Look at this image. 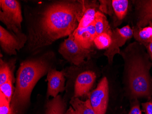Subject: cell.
<instances>
[{
  "instance_id": "6da1fadb",
  "label": "cell",
  "mask_w": 152,
  "mask_h": 114,
  "mask_svg": "<svg viewBox=\"0 0 152 114\" xmlns=\"http://www.w3.org/2000/svg\"><path fill=\"white\" fill-rule=\"evenodd\" d=\"M85 0L43 2L26 9V49L35 55L56 40L69 36L78 27L87 5Z\"/></svg>"
},
{
  "instance_id": "7a4b0ae2",
  "label": "cell",
  "mask_w": 152,
  "mask_h": 114,
  "mask_svg": "<svg viewBox=\"0 0 152 114\" xmlns=\"http://www.w3.org/2000/svg\"><path fill=\"white\" fill-rule=\"evenodd\" d=\"M144 47L138 42H134L119 54L124 63V89L131 101L140 98L150 101L152 97V77L150 73L152 63Z\"/></svg>"
},
{
  "instance_id": "3957f363",
  "label": "cell",
  "mask_w": 152,
  "mask_h": 114,
  "mask_svg": "<svg viewBox=\"0 0 152 114\" xmlns=\"http://www.w3.org/2000/svg\"><path fill=\"white\" fill-rule=\"evenodd\" d=\"M55 55L52 51L23 61L17 73L10 114H25L30 104L31 93L38 81L53 68Z\"/></svg>"
},
{
  "instance_id": "277c9868",
  "label": "cell",
  "mask_w": 152,
  "mask_h": 114,
  "mask_svg": "<svg viewBox=\"0 0 152 114\" xmlns=\"http://www.w3.org/2000/svg\"><path fill=\"white\" fill-rule=\"evenodd\" d=\"M0 7V20L6 26L7 30L18 36L24 35L22 29L23 18L19 1L1 0Z\"/></svg>"
},
{
  "instance_id": "5b68a950",
  "label": "cell",
  "mask_w": 152,
  "mask_h": 114,
  "mask_svg": "<svg viewBox=\"0 0 152 114\" xmlns=\"http://www.w3.org/2000/svg\"><path fill=\"white\" fill-rule=\"evenodd\" d=\"M58 52L64 59L77 66L84 63L85 60L90 59L94 53L93 49H84L79 45L75 40L72 33L61 43Z\"/></svg>"
},
{
  "instance_id": "8992f818",
  "label": "cell",
  "mask_w": 152,
  "mask_h": 114,
  "mask_svg": "<svg viewBox=\"0 0 152 114\" xmlns=\"http://www.w3.org/2000/svg\"><path fill=\"white\" fill-rule=\"evenodd\" d=\"M88 96L95 114H106L109 101V86L107 77L102 78Z\"/></svg>"
},
{
  "instance_id": "52a82bcc",
  "label": "cell",
  "mask_w": 152,
  "mask_h": 114,
  "mask_svg": "<svg viewBox=\"0 0 152 114\" xmlns=\"http://www.w3.org/2000/svg\"><path fill=\"white\" fill-rule=\"evenodd\" d=\"M133 36V29L129 25L122 28H117L112 31L111 44L104 54L107 57L109 64L113 63L115 55L120 54V48Z\"/></svg>"
},
{
  "instance_id": "ba28073f",
  "label": "cell",
  "mask_w": 152,
  "mask_h": 114,
  "mask_svg": "<svg viewBox=\"0 0 152 114\" xmlns=\"http://www.w3.org/2000/svg\"><path fill=\"white\" fill-rule=\"evenodd\" d=\"M27 40L26 34L18 36L0 26V45L2 50L9 55H17L16 50L19 51L23 48Z\"/></svg>"
},
{
  "instance_id": "9c48e42d",
  "label": "cell",
  "mask_w": 152,
  "mask_h": 114,
  "mask_svg": "<svg viewBox=\"0 0 152 114\" xmlns=\"http://www.w3.org/2000/svg\"><path fill=\"white\" fill-rule=\"evenodd\" d=\"M48 81L47 98L52 96L56 97L59 93L65 90V78L63 71L57 70L55 68H51L47 74Z\"/></svg>"
},
{
  "instance_id": "30bf717a",
  "label": "cell",
  "mask_w": 152,
  "mask_h": 114,
  "mask_svg": "<svg viewBox=\"0 0 152 114\" xmlns=\"http://www.w3.org/2000/svg\"><path fill=\"white\" fill-rule=\"evenodd\" d=\"M96 78V74L93 71L88 70L80 73L75 81L73 96L79 98L88 95Z\"/></svg>"
},
{
  "instance_id": "8fae6325",
  "label": "cell",
  "mask_w": 152,
  "mask_h": 114,
  "mask_svg": "<svg viewBox=\"0 0 152 114\" xmlns=\"http://www.w3.org/2000/svg\"><path fill=\"white\" fill-rule=\"evenodd\" d=\"M134 1L137 16L136 26H146L152 23V0H137Z\"/></svg>"
},
{
  "instance_id": "7c38bea8",
  "label": "cell",
  "mask_w": 152,
  "mask_h": 114,
  "mask_svg": "<svg viewBox=\"0 0 152 114\" xmlns=\"http://www.w3.org/2000/svg\"><path fill=\"white\" fill-rule=\"evenodd\" d=\"M73 36L77 43L86 49H91L94 44V40L97 36L94 21L87 27L77 28L73 32Z\"/></svg>"
},
{
  "instance_id": "4fadbf2b",
  "label": "cell",
  "mask_w": 152,
  "mask_h": 114,
  "mask_svg": "<svg viewBox=\"0 0 152 114\" xmlns=\"http://www.w3.org/2000/svg\"><path fill=\"white\" fill-rule=\"evenodd\" d=\"M99 5L96 1H87L85 11L77 28L87 27L94 22L96 14L99 11Z\"/></svg>"
},
{
  "instance_id": "5bb4252c",
  "label": "cell",
  "mask_w": 152,
  "mask_h": 114,
  "mask_svg": "<svg viewBox=\"0 0 152 114\" xmlns=\"http://www.w3.org/2000/svg\"><path fill=\"white\" fill-rule=\"evenodd\" d=\"M66 102L60 95L51 100H48L45 104L44 114H66Z\"/></svg>"
},
{
  "instance_id": "9a60e30c",
  "label": "cell",
  "mask_w": 152,
  "mask_h": 114,
  "mask_svg": "<svg viewBox=\"0 0 152 114\" xmlns=\"http://www.w3.org/2000/svg\"><path fill=\"white\" fill-rule=\"evenodd\" d=\"M16 60H10L8 61L0 60V85L7 81L11 80L14 83L16 82V79L14 75Z\"/></svg>"
},
{
  "instance_id": "2e32d148",
  "label": "cell",
  "mask_w": 152,
  "mask_h": 114,
  "mask_svg": "<svg viewBox=\"0 0 152 114\" xmlns=\"http://www.w3.org/2000/svg\"><path fill=\"white\" fill-rule=\"evenodd\" d=\"M133 30V36L140 44L146 47L152 42V23L145 27L135 26Z\"/></svg>"
},
{
  "instance_id": "e0dca14e",
  "label": "cell",
  "mask_w": 152,
  "mask_h": 114,
  "mask_svg": "<svg viewBox=\"0 0 152 114\" xmlns=\"http://www.w3.org/2000/svg\"><path fill=\"white\" fill-rule=\"evenodd\" d=\"M94 24L97 35L102 33H107L111 36L112 30L109 25L107 18L101 12L98 11L96 14Z\"/></svg>"
},
{
  "instance_id": "ac0fdd59",
  "label": "cell",
  "mask_w": 152,
  "mask_h": 114,
  "mask_svg": "<svg viewBox=\"0 0 152 114\" xmlns=\"http://www.w3.org/2000/svg\"><path fill=\"white\" fill-rule=\"evenodd\" d=\"M70 103L77 114H95L89 99L83 101L78 98L73 96Z\"/></svg>"
},
{
  "instance_id": "d6986e66",
  "label": "cell",
  "mask_w": 152,
  "mask_h": 114,
  "mask_svg": "<svg viewBox=\"0 0 152 114\" xmlns=\"http://www.w3.org/2000/svg\"><path fill=\"white\" fill-rule=\"evenodd\" d=\"M111 5L115 17L118 20L124 19L128 13L129 1L113 0L111 1Z\"/></svg>"
},
{
  "instance_id": "ffe728a7",
  "label": "cell",
  "mask_w": 152,
  "mask_h": 114,
  "mask_svg": "<svg viewBox=\"0 0 152 114\" xmlns=\"http://www.w3.org/2000/svg\"><path fill=\"white\" fill-rule=\"evenodd\" d=\"M112 43L111 36L107 33H102L96 36L94 44L99 49H107Z\"/></svg>"
},
{
  "instance_id": "44dd1931",
  "label": "cell",
  "mask_w": 152,
  "mask_h": 114,
  "mask_svg": "<svg viewBox=\"0 0 152 114\" xmlns=\"http://www.w3.org/2000/svg\"><path fill=\"white\" fill-rule=\"evenodd\" d=\"M14 83L11 80L0 85V92L4 94L8 101L11 102L15 88L13 86Z\"/></svg>"
},
{
  "instance_id": "7402d4cb",
  "label": "cell",
  "mask_w": 152,
  "mask_h": 114,
  "mask_svg": "<svg viewBox=\"0 0 152 114\" xmlns=\"http://www.w3.org/2000/svg\"><path fill=\"white\" fill-rule=\"evenodd\" d=\"M11 102L0 92V114H10Z\"/></svg>"
},
{
  "instance_id": "603a6c76",
  "label": "cell",
  "mask_w": 152,
  "mask_h": 114,
  "mask_svg": "<svg viewBox=\"0 0 152 114\" xmlns=\"http://www.w3.org/2000/svg\"><path fill=\"white\" fill-rule=\"evenodd\" d=\"M112 1H99V10L102 13L111 15L112 13Z\"/></svg>"
},
{
  "instance_id": "cb8c5ba5",
  "label": "cell",
  "mask_w": 152,
  "mask_h": 114,
  "mask_svg": "<svg viewBox=\"0 0 152 114\" xmlns=\"http://www.w3.org/2000/svg\"><path fill=\"white\" fill-rule=\"evenodd\" d=\"M128 114H142L139 99H134L131 101L130 109Z\"/></svg>"
},
{
  "instance_id": "d4e9b609",
  "label": "cell",
  "mask_w": 152,
  "mask_h": 114,
  "mask_svg": "<svg viewBox=\"0 0 152 114\" xmlns=\"http://www.w3.org/2000/svg\"><path fill=\"white\" fill-rule=\"evenodd\" d=\"M145 114H152V102L149 101L141 104Z\"/></svg>"
},
{
  "instance_id": "484cf974",
  "label": "cell",
  "mask_w": 152,
  "mask_h": 114,
  "mask_svg": "<svg viewBox=\"0 0 152 114\" xmlns=\"http://www.w3.org/2000/svg\"><path fill=\"white\" fill-rule=\"evenodd\" d=\"M145 48L147 50L148 53L152 62V42L150 43Z\"/></svg>"
},
{
  "instance_id": "4316f807",
  "label": "cell",
  "mask_w": 152,
  "mask_h": 114,
  "mask_svg": "<svg viewBox=\"0 0 152 114\" xmlns=\"http://www.w3.org/2000/svg\"><path fill=\"white\" fill-rule=\"evenodd\" d=\"M66 114H77V113L74 110V109L71 106L69 108L66 110Z\"/></svg>"
},
{
  "instance_id": "83f0119b",
  "label": "cell",
  "mask_w": 152,
  "mask_h": 114,
  "mask_svg": "<svg viewBox=\"0 0 152 114\" xmlns=\"http://www.w3.org/2000/svg\"><path fill=\"white\" fill-rule=\"evenodd\" d=\"M150 101H152V98H151V99H150Z\"/></svg>"
}]
</instances>
